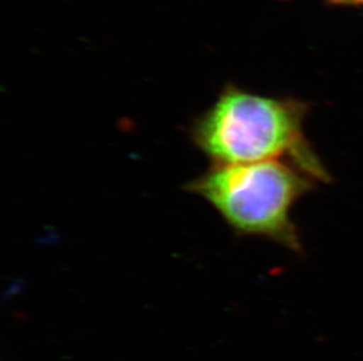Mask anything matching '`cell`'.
Instances as JSON below:
<instances>
[{"label":"cell","mask_w":363,"mask_h":361,"mask_svg":"<svg viewBox=\"0 0 363 361\" xmlns=\"http://www.w3.org/2000/svg\"><path fill=\"white\" fill-rule=\"evenodd\" d=\"M307 113L300 101L228 87L193 125V141L214 164L286 160L327 182L328 171L306 140Z\"/></svg>","instance_id":"6da1fadb"},{"label":"cell","mask_w":363,"mask_h":361,"mask_svg":"<svg viewBox=\"0 0 363 361\" xmlns=\"http://www.w3.org/2000/svg\"><path fill=\"white\" fill-rule=\"evenodd\" d=\"M316 182L289 161L271 160L214 164L187 189L208 202L238 234L271 239L300 253L291 209Z\"/></svg>","instance_id":"7a4b0ae2"},{"label":"cell","mask_w":363,"mask_h":361,"mask_svg":"<svg viewBox=\"0 0 363 361\" xmlns=\"http://www.w3.org/2000/svg\"><path fill=\"white\" fill-rule=\"evenodd\" d=\"M346 1H360V3H363V0H346Z\"/></svg>","instance_id":"3957f363"}]
</instances>
